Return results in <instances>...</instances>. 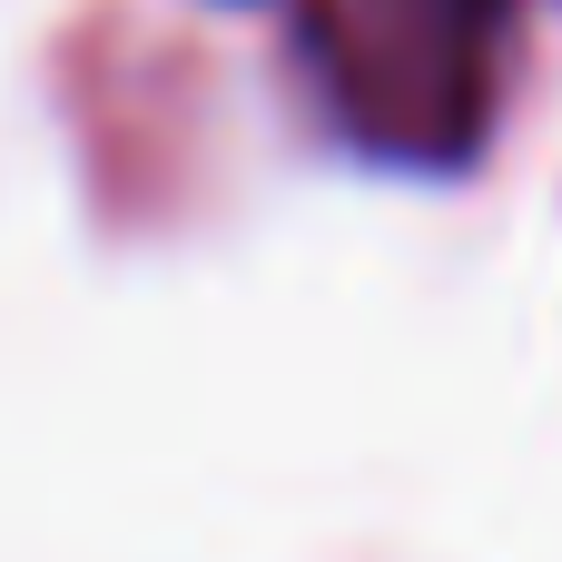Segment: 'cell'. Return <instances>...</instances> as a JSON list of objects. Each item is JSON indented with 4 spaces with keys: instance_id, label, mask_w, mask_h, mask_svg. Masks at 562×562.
Here are the masks:
<instances>
[{
    "instance_id": "6da1fadb",
    "label": "cell",
    "mask_w": 562,
    "mask_h": 562,
    "mask_svg": "<svg viewBox=\"0 0 562 562\" xmlns=\"http://www.w3.org/2000/svg\"><path fill=\"white\" fill-rule=\"evenodd\" d=\"M514 0H306L326 119L395 168H464L494 128Z\"/></svg>"
}]
</instances>
